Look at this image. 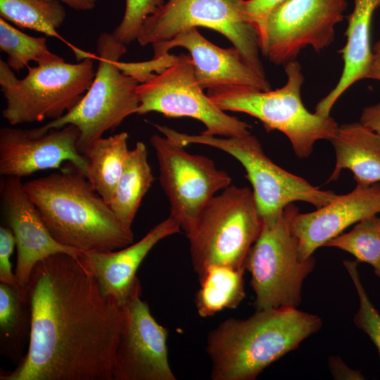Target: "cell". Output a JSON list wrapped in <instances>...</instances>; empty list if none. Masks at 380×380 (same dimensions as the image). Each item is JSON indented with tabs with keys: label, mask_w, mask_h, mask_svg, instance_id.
I'll use <instances>...</instances> for the list:
<instances>
[{
	"label": "cell",
	"mask_w": 380,
	"mask_h": 380,
	"mask_svg": "<svg viewBox=\"0 0 380 380\" xmlns=\"http://www.w3.org/2000/svg\"><path fill=\"white\" fill-rule=\"evenodd\" d=\"M138 115L157 112L167 118L188 117L201 122L202 133L219 137H238L250 134L251 125L229 115L203 92L188 55L177 56L160 72L137 87Z\"/></svg>",
	"instance_id": "11"
},
{
	"label": "cell",
	"mask_w": 380,
	"mask_h": 380,
	"mask_svg": "<svg viewBox=\"0 0 380 380\" xmlns=\"http://www.w3.org/2000/svg\"><path fill=\"white\" fill-rule=\"evenodd\" d=\"M377 220H378V222H379V227H380V217H377Z\"/></svg>",
	"instance_id": "37"
},
{
	"label": "cell",
	"mask_w": 380,
	"mask_h": 380,
	"mask_svg": "<svg viewBox=\"0 0 380 380\" xmlns=\"http://www.w3.org/2000/svg\"><path fill=\"white\" fill-rule=\"evenodd\" d=\"M165 135L186 146L198 144L220 149L235 158L243 167L253 187L262 222L276 220L288 205L303 201L321 208L337 195L322 190L272 162L265 153L258 139L251 133L238 137L188 134L170 127Z\"/></svg>",
	"instance_id": "7"
},
{
	"label": "cell",
	"mask_w": 380,
	"mask_h": 380,
	"mask_svg": "<svg viewBox=\"0 0 380 380\" xmlns=\"http://www.w3.org/2000/svg\"><path fill=\"white\" fill-rule=\"evenodd\" d=\"M80 132L72 125L33 136L30 129L5 127L0 129V175L21 178L36 172L61 169L72 163L87 177L88 161L78 149Z\"/></svg>",
	"instance_id": "15"
},
{
	"label": "cell",
	"mask_w": 380,
	"mask_h": 380,
	"mask_svg": "<svg viewBox=\"0 0 380 380\" xmlns=\"http://www.w3.org/2000/svg\"><path fill=\"white\" fill-rule=\"evenodd\" d=\"M380 0H355L353 10L348 17L347 40L340 51L343 68L334 88L315 107V113L327 117L339 97L353 84L365 79L372 56L371 27L374 13Z\"/></svg>",
	"instance_id": "20"
},
{
	"label": "cell",
	"mask_w": 380,
	"mask_h": 380,
	"mask_svg": "<svg viewBox=\"0 0 380 380\" xmlns=\"http://www.w3.org/2000/svg\"><path fill=\"white\" fill-rule=\"evenodd\" d=\"M346 0H284L270 13L260 49L270 61L284 65L310 46L319 52L334 41Z\"/></svg>",
	"instance_id": "13"
},
{
	"label": "cell",
	"mask_w": 380,
	"mask_h": 380,
	"mask_svg": "<svg viewBox=\"0 0 380 380\" xmlns=\"http://www.w3.org/2000/svg\"><path fill=\"white\" fill-rule=\"evenodd\" d=\"M365 79L380 81V39L376 42L373 46L372 59Z\"/></svg>",
	"instance_id": "35"
},
{
	"label": "cell",
	"mask_w": 380,
	"mask_h": 380,
	"mask_svg": "<svg viewBox=\"0 0 380 380\" xmlns=\"http://www.w3.org/2000/svg\"><path fill=\"white\" fill-rule=\"evenodd\" d=\"M0 49L7 55L6 63L15 71L29 67L30 62L45 65L63 59L52 53L45 37L28 35L0 18Z\"/></svg>",
	"instance_id": "27"
},
{
	"label": "cell",
	"mask_w": 380,
	"mask_h": 380,
	"mask_svg": "<svg viewBox=\"0 0 380 380\" xmlns=\"http://www.w3.org/2000/svg\"><path fill=\"white\" fill-rule=\"evenodd\" d=\"M377 217L374 215L358 222L350 232L339 234L324 246L346 251L357 262L368 263L380 278V227Z\"/></svg>",
	"instance_id": "28"
},
{
	"label": "cell",
	"mask_w": 380,
	"mask_h": 380,
	"mask_svg": "<svg viewBox=\"0 0 380 380\" xmlns=\"http://www.w3.org/2000/svg\"><path fill=\"white\" fill-rule=\"evenodd\" d=\"M27 350L1 380H113L122 310L102 296L78 257L52 255L34 267L27 286Z\"/></svg>",
	"instance_id": "1"
},
{
	"label": "cell",
	"mask_w": 380,
	"mask_h": 380,
	"mask_svg": "<svg viewBox=\"0 0 380 380\" xmlns=\"http://www.w3.org/2000/svg\"><path fill=\"white\" fill-rule=\"evenodd\" d=\"M154 181L146 145L137 142L129 150L110 206L120 220L132 227L141 201Z\"/></svg>",
	"instance_id": "22"
},
{
	"label": "cell",
	"mask_w": 380,
	"mask_h": 380,
	"mask_svg": "<svg viewBox=\"0 0 380 380\" xmlns=\"http://www.w3.org/2000/svg\"><path fill=\"white\" fill-rule=\"evenodd\" d=\"M154 58L168 54L175 47L190 53L196 78L203 89L221 87H246L270 90L265 76L248 65L234 46L222 49L205 39L197 30H185L170 40L152 44Z\"/></svg>",
	"instance_id": "18"
},
{
	"label": "cell",
	"mask_w": 380,
	"mask_h": 380,
	"mask_svg": "<svg viewBox=\"0 0 380 380\" xmlns=\"http://www.w3.org/2000/svg\"><path fill=\"white\" fill-rule=\"evenodd\" d=\"M126 45L112 33L101 34L96 42L98 66L94 80L78 103L61 118L38 128L30 129L33 136L68 125L80 132L79 151L87 148L109 130L118 127L128 116L136 114L139 106L135 79L118 67L120 58L126 53Z\"/></svg>",
	"instance_id": "5"
},
{
	"label": "cell",
	"mask_w": 380,
	"mask_h": 380,
	"mask_svg": "<svg viewBox=\"0 0 380 380\" xmlns=\"http://www.w3.org/2000/svg\"><path fill=\"white\" fill-rule=\"evenodd\" d=\"M245 269L212 266L198 277L200 288L195 296V306L201 317L213 316L224 309H235L246 296Z\"/></svg>",
	"instance_id": "25"
},
{
	"label": "cell",
	"mask_w": 380,
	"mask_h": 380,
	"mask_svg": "<svg viewBox=\"0 0 380 380\" xmlns=\"http://www.w3.org/2000/svg\"><path fill=\"white\" fill-rule=\"evenodd\" d=\"M328 365L332 376L336 380L365 379V376L360 371L350 368L338 356H329Z\"/></svg>",
	"instance_id": "33"
},
{
	"label": "cell",
	"mask_w": 380,
	"mask_h": 380,
	"mask_svg": "<svg viewBox=\"0 0 380 380\" xmlns=\"http://www.w3.org/2000/svg\"><path fill=\"white\" fill-rule=\"evenodd\" d=\"M164 3V0H126L123 18L113 35L125 45L137 40L144 21Z\"/></svg>",
	"instance_id": "30"
},
{
	"label": "cell",
	"mask_w": 380,
	"mask_h": 380,
	"mask_svg": "<svg viewBox=\"0 0 380 380\" xmlns=\"http://www.w3.org/2000/svg\"><path fill=\"white\" fill-rule=\"evenodd\" d=\"M380 213V183L357 185L350 193L308 213H298L291 223L299 257L305 260L319 247L353 224Z\"/></svg>",
	"instance_id": "19"
},
{
	"label": "cell",
	"mask_w": 380,
	"mask_h": 380,
	"mask_svg": "<svg viewBox=\"0 0 380 380\" xmlns=\"http://www.w3.org/2000/svg\"><path fill=\"white\" fill-rule=\"evenodd\" d=\"M244 0H168L142 25L137 41L141 46L163 42L191 27L220 32L253 69L265 76L259 57V40L254 27L241 11Z\"/></svg>",
	"instance_id": "10"
},
{
	"label": "cell",
	"mask_w": 380,
	"mask_h": 380,
	"mask_svg": "<svg viewBox=\"0 0 380 380\" xmlns=\"http://www.w3.org/2000/svg\"><path fill=\"white\" fill-rule=\"evenodd\" d=\"M336 156L327 182L337 180L343 170L351 171L357 185L380 182V134L360 122L338 126L330 140Z\"/></svg>",
	"instance_id": "21"
},
{
	"label": "cell",
	"mask_w": 380,
	"mask_h": 380,
	"mask_svg": "<svg viewBox=\"0 0 380 380\" xmlns=\"http://www.w3.org/2000/svg\"><path fill=\"white\" fill-rule=\"evenodd\" d=\"M299 209L293 203L286 206L274 221L262 227L248 254L245 270L251 274L256 310L297 308L301 301L305 279L312 271V256L302 260L291 223Z\"/></svg>",
	"instance_id": "8"
},
{
	"label": "cell",
	"mask_w": 380,
	"mask_h": 380,
	"mask_svg": "<svg viewBox=\"0 0 380 380\" xmlns=\"http://www.w3.org/2000/svg\"><path fill=\"white\" fill-rule=\"evenodd\" d=\"M93 55L78 63L63 59L28 67L27 75L2 87V117L11 125L56 120L73 108L90 87L96 71Z\"/></svg>",
	"instance_id": "9"
},
{
	"label": "cell",
	"mask_w": 380,
	"mask_h": 380,
	"mask_svg": "<svg viewBox=\"0 0 380 380\" xmlns=\"http://www.w3.org/2000/svg\"><path fill=\"white\" fill-rule=\"evenodd\" d=\"M343 265L352 279L359 298V308L354 316L353 322L369 336L376 346L380 357V314L371 302L362 284L357 268V261L344 260Z\"/></svg>",
	"instance_id": "29"
},
{
	"label": "cell",
	"mask_w": 380,
	"mask_h": 380,
	"mask_svg": "<svg viewBox=\"0 0 380 380\" xmlns=\"http://www.w3.org/2000/svg\"><path fill=\"white\" fill-rule=\"evenodd\" d=\"M15 247L12 230L8 227H0V283L20 288L15 273L12 272L11 257ZM22 289V288H21Z\"/></svg>",
	"instance_id": "32"
},
{
	"label": "cell",
	"mask_w": 380,
	"mask_h": 380,
	"mask_svg": "<svg viewBox=\"0 0 380 380\" xmlns=\"http://www.w3.org/2000/svg\"><path fill=\"white\" fill-rule=\"evenodd\" d=\"M284 0H244L241 4V11L246 21L255 30L259 46L262 43L265 25L272 10Z\"/></svg>",
	"instance_id": "31"
},
{
	"label": "cell",
	"mask_w": 380,
	"mask_h": 380,
	"mask_svg": "<svg viewBox=\"0 0 380 380\" xmlns=\"http://www.w3.org/2000/svg\"><path fill=\"white\" fill-rule=\"evenodd\" d=\"M113 380H176L168 360V330L137 296L122 308Z\"/></svg>",
	"instance_id": "14"
},
{
	"label": "cell",
	"mask_w": 380,
	"mask_h": 380,
	"mask_svg": "<svg viewBox=\"0 0 380 380\" xmlns=\"http://www.w3.org/2000/svg\"><path fill=\"white\" fill-rule=\"evenodd\" d=\"M180 229L169 216L134 243L116 251L82 252L79 258L93 274L103 298L122 308L141 294L136 274L141 262L156 244Z\"/></svg>",
	"instance_id": "17"
},
{
	"label": "cell",
	"mask_w": 380,
	"mask_h": 380,
	"mask_svg": "<svg viewBox=\"0 0 380 380\" xmlns=\"http://www.w3.org/2000/svg\"><path fill=\"white\" fill-rule=\"evenodd\" d=\"M159 166V181L170 205V215L188 235L210 200L231 184L230 176L209 158L188 153L165 137L150 138Z\"/></svg>",
	"instance_id": "12"
},
{
	"label": "cell",
	"mask_w": 380,
	"mask_h": 380,
	"mask_svg": "<svg viewBox=\"0 0 380 380\" xmlns=\"http://www.w3.org/2000/svg\"><path fill=\"white\" fill-rule=\"evenodd\" d=\"M0 16L19 27L61 38L57 29L64 22L66 11L57 0H0Z\"/></svg>",
	"instance_id": "26"
},
{
	"label": "cell",
	"mask_w": 380,
	"mask_h": 380,
	"mask_svg": "<svg viewBox=\"0 0 380 380\" xmlns=\"http://www.w3.org/2000/svg\"><path fill=\"white\" fill-rule=\"evenodd\" d=\"M0 198L4 220L15 240V275L20 288L27 289L34 267L42 260L57 253L78 257L82 253L62 245L52 236L21 178L2 177Z\"/></svg>",
	"instance_id": "16"
},
{
	"label": "cell",
	"mask_w": 380,
	"mask_h": 380,
	"mask_svg": "<svg viewBox=\"0 0 380 380\" xmlns=\"http://www.w3.org/2000/svg\"><path fill=\"white\" fill-rule=\"evenodd\" d=\"M59 172L24 183L52 236L82 252L116 251L133 243L122 223L72 163Z\"/></svg>",
	"instance_id": "2"
},
{
	"label": "cell",
	"mask_w": 380,
	"mask_h": 380,
	"mask_svg": "<svg viewBox=\"0 0 380 380\" xmlns=\"http://www.w3.org/2000/svg\"><path fill=\"white\" fill-rule=\"evenodd\" d=\"M125 132L101 137L87 148V179L94 190L110 205L129 153Z\"/></svg>",
	"instance_id": "24"
},
{
	"label": "cell",
	"mask_w": 380,
	"mask_h": 380,
	"mask_svg": "<svg viewBox=\"0 0 380 380\" xmlns=\"http://www.w3.org/2000/svg\"><path fill=\"white\" fill-rule=\"evenodd\" d=\"M31 311L27 289L0 283V351L18 363L29 345Z\"/></svg>",
	"instance_id": "23"
},
{
	"label": "cell",
	"mask_w": 380,
	"mask_h": 380,
	"mask_svg": "<svg viewBox=\"0 0 380 380\" xmlns=\"http://www.w3.org/2000/svg\"><path fill=\"white\" fill-rule=\"evenodd\" d=\"M322 325L319 316L297 308L260 310L246 319H227L207 336L210 379L254 380Z\"/></svg>",
	"instance_id": "3"
},
{
	"label": "cell",
	"mask_w": 380,
	"mask_h": 380,
	"mask_svg": "<svg viewBox=\"0 0 380 380\" xmlns=\"http://www.w3.org/2000/svg\"><path fill=\"white\" fill-rule=\"evenodd\" d=\"M262 227V220L250 188L230 184L213 196L186 235L198 277L212 266L245 269L248 254Z\"/></svg>",
	"instance_id": "6"
},
{
	"label": "cell",
	"mask_w": 380,
	"mask_h": 380,
	"mask_svg": "<svg viewBox=\"0 0 380 380\" xmlns=\"http://www.w3.org/2000/svg\"><path fill=\"white\" fill-rule=\"evenodd\" d=\"M76 11L93 9L99 0H57Z\"/></svg>",
	"instance_id": "36"
},
{
	"label": "cell",
	"mask_w": 380,
	"mask_h": 380,
	"mask_svg": "<svg viewBox=\"0 0 380 380\" xmlns=\"http://www.w3.org/2000/svg\"><path fill=\"white\" fill-rule=\"evenodd\" d=\"M284 70L286 82L275 90L230 86L208 89L206 94L222 110L248 114L258 119L267 132H281L298 158H308L317 141L334 137L338 125L330 115L312 113L305 107L300 97L304 76L299 63L290 61Z\"/></svg>",
	"instance_id": "4"
},
{
	"label": "cell",
	"mask_w": 380,
	"mask_h": 380,
	"mask_svg": "<svg viewBox=\"0 0 380 380\" xmlns=\"http://www.w3.org/2000/svg\"><path fill=\"white\" fill-rule=\"evenodd\" d=\"M360 122L380 134V103L365 107L362 112Z\"/></svg>",
	"instance_id": "34"
}]
</instances>
